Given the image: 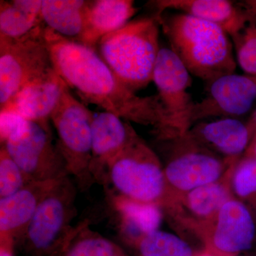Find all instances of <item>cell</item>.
I'll list each match as a JSON object with an SVG mask.
<instances>
[{"label": "cell", "mask_w": 256, "mask_h": 256, "mask_svg": "<svg viewBox=\"0 0 256 256\" xmlns=\"http://www.w3.org/2000/svg\"><path fill=\"white\" fill-rule=\"evenodd\" d=\"M234 198L245 204H256V160L244 158L239 160L232 176Z\"/></svg>", "instance_id": "d4e9b609"}, {"label": "cell", "mask_w": 256, "mask_h": 256, "mask_svg": "<svg viewBox=\"0 0 256 256\" xmlns=\"http://www.w3.org/2000/svg\"><path fill=\"white\" fill-rule=\"evenodd\" d=\"M138 136L129 122L116 114L107 111L94 114L90 170L95 183L108 186L111 163Z\"/></svg>", "instance_id": "5bb4252c"}, {"label": "cell", "mask_w": 256, "mask_h": 256, "mask_svg": "<svg viewBox=\"0 0 256 256\" xmlns=\"http://www.w3.org/2000/svg\"><path fill=\"white\" fill-rule=\"evenodd\" d=\"M238 162H234L218 181L173 198L164 212L176 225L197 236L215 218L222 207L234 197L230 182Z\"/></svg>", "instance_id": "8fae6325"}, {"label": "cell", "mask_w": 256, "mask_h": 256, "mask_svg": "<svg viewBox=\"0 0 256 256\" xmlns=\"http://www.w3.org/2000/svg\"><path fill=\"white\" fill-rule=\"evenodd\" d=\"M152 82L165 108L184 134L190 129V114L195 102L188 92L192 79L188 69L171 48H160Z\"/></svg>", "instance_id": "4fadbf2b"}, {"label": "cell", "mask_w": 256, "mask_h": 256, "mask_svg": "<svg viewBox=\"0 0 256 256\" xmlns=\"http://www.w3.org/2000/svg\"><path fill=\"white\" fill-rule=\"evenodd\" d=\"M237 3L245 13L248 24L256 25V0H246Z\"/></svg>", "instance_id": "83f0119b"}, {"label": "cell", "mask_w": 256, "mask_h": 256, "mask_svg": "<svg viewBox=\"0 0 256 256\" xmlns=\"http://www.w3.org/2000/svg\"><path fill=\"white\" fill-rule=\"evenodd\" d=\"M78 188L70 176L58 180L42 200L18 246L30 256H62L74 238L77 226Z\"/></svg>", "instance_id": "277c9868"}, {"label": "cell", "mask_w": 256, "mask_h": 256, "mask_svg": "<svg viewBox=\"0 0 256 256\" xmlns=\"http://www.w3.org/2000/svg\"><path fill=\"white\" fill-rule=\"evenodd\" d=\"M1 146L31 182H46L70 176L62 153L52 140L50 129L22 118Z\"/></svg>", "instance_id": "9c48e42d"}, {"label": "cell", "mask_w": 256, "mask_h": 256, "mask_svg": "<svg viewBox=\"0 0 256 256\" xmlns=\"http://www.w3.org/2000/svg\"><path fill=\"white\" fill-rule=\"evenodd\" d=\"M58 180L32 182L14 194L0 198V244L18 245L42 200Z\"/></svg>", "instance_id": "2e32d148"}, {"label": "cell", "mask_w": 256, "mask_h": 256, "mask_svg": "<svg viewBox=\"0 0 256 256\" xmlns=\"http://www.w3.org/2000/svg\"><path fill=\"white\" fill-rule=\"evenodd\" d=\"M14 244H0V256H14Z\"/></svg>", "instance_id": "f1b7e54d"}, {"label": "cell", "mask_w": 256, "mask_h": 256, "mask_svg": "<svg viewBox=\"0 0 256 256\" xmlns=\"http://www.w3.org/2000/svg\"><path fill=\"white\" fill-rule=\"evenodd\" d=\"M94 117L92 111L72 95L69 88L50 117L58 137L56 146L69 174L82 192L95 184L90 170Z\"/></svg>", "instance_id": "8992f818"}, {"label": "cell", "mask_w": 256, "mask_h": 256, "mask_svg": "<svg viewBox=\"0 0 256 256\" xmlns=\"http://www.w3.org/2000/svg\"><path fill=\"white\" fill-rule=\"evenodd\" d=\"M150 4L156 14L176 10L218 25L230 37L248 24L245 13L238 3L228 0H158Z\"/></svg>", "instance_id": "ac0fdd59"}, {"label": "cell", "mask_w": 256, "mask_h": 256, "mask_svg": "<svg viewBox=\"0 0 256 256\" xmlns=\"http://www.w3.org/2000/svg\"><path fill=\"white\" fill-rule=\"evenodd\" d=\"M244 158H252V159L256 160V134L254 136V140H252L250 146H248Z\"/></svg>", "instance_id": "f546056e"}, {"label": "cell", "mask_w": 256, "mask_h": 256, "mask_svg": "<svg viewBox=\"0 0 256 256\" xmlns=\"http://www.w3.org/2000/svg\"><path fill=\"white\" fill-rule=\"evenodd\" d=\"M68 88L53 68L25 86L0 110L18 114L23 118L38 122L50 129L48 122L52 114Z\"/></svg>", "instance_id": "9a60e30c"}, {"label": "cell", "mask_w": 256, "mask_h": 256, "mask_svg": "<svg viewBox=\"0 0 256 256\" xmlns=\"http://www.w3.org/2000/svg\"><path fill=\"white\" fill-rule=\"evenodd\" d=\"M195 256H213L210 255V254H208V252H203V254H200V255H197Z\"/></svg>", "instance_id": "1f68e13d"}, {"label": "cell", "mask_w": 256, "mask_h": 256, "mask_svg": "<svg viewBox=\"0 0 256 256\" xmlns=\"http://www.w3.org/2000/svg\"><path fill=\"white\" fill-rule=\"evenodd\" d=\"M160 26L154 14L137 18L102 37L96 46L114 75L133 92L152 80L160 50Z\"/></svg>", "instance_id": "3957f363"}, {"label": "cell", "mask_w": 256, "mask_h": 256, "mask_svg": "<svg viewBox=\"0 0 256 256\" xmlns=\"http://www.w3.org/2000/svg\"><path fill=\"white\" fill-rule=\"evenodd\" d=\"M208 84L206 96L192 108L190 128L208 118H237L247 114L256 100V76L228 74Z\"/></svg>", "instance_id": "7c38bea8"}, {"label": "cell", "mask_w": 256, "mask_h": 256, "mask_svg": "<svg viewBox=\"0 0 256 256\" xmlns=\"http://www.w3.org/2000/svg\"><path fill=\"white\" fill-rule=\"evenodd\" d=\"M138 10L132 0L88 1L85 30L78 42L96 48L102 37L124 26Z\"/></svg>", "instance_id": "d6986e66"}, {"label": "cell", "mask_w": 256, "mask_h": 256, "mask_svg": "<svg viewBox=\"0 0 256 256\" xmlns=\"http://www.w3.org/2000/svg\"><path fill=\"white\" fill-rule=\"evenodd\" d=\"M188 132L197 142L226 159H239L246 150L252 133L249 124L234 118L196 124Z\"/></svg>", "instance_id": "e0dca14e"}, {"label": "cell", "mask_w": 256, "mask_h": 256, "mask_svg": "<svg viewBox=\"0 0 256 256\" xmlns=\"http://www.w3.org/2000/svg\"><path fill=\"white\" fill-rule=\"evenodd\" d=\"M255 234V223L250 210L233 197L197 237L212 256H237L250 248Z\"/></svg>", "instance_id": "30bf717a"}, {"label": "cell", "mask_w": 256, "mask_h": 256, "mask_svg": "<svg viewBox=\"0 0 256 256\" xmlns=\"http://www.w3.org/2000/svg\"><path fill=\"white\" fill-rule=\"evenodd\" d=\"M44 23L20 38L0 35V110L25 86L53 68Z\"/></svg>", "instance_id": "ba28073f"}, {"label": "cell", "mask_w": 256, "mask_h": 256, "mask_svg": "<svg viewBox=\"0 0 256 256\" xmlns=\"http://www.w3.org/2000/svg\"><path fill=\"white\" fill-rule=\"evenodd\" d=\"M112 203L120 217V228L124 242L134 247L137 242L158 230L163 218V210L156 205L140 203L120 195Z\"/></svg>", "instance_id": "ffe728a7"}, {"label": "cell", "mask_w": 256, "mask_h": 256, "mask_svg": "<svg viewBox=\"0 0 256 256\" xmlns=\"http://www.w3.org/2000/svg\"><path fill=\"white\" fill-rule=\"evenodd\" d=\"M62 256H128L117 244L92 230L88 222L77 226V230Z\"/></svg>", "instance_id": "603a6c76"}, {"label": "cell", "mask_w": 256, "mask_h": 256, "mask_svg": "<svg viewBox=\"0 0 256 256\" xmlns=\"http://www.w3.org/2000/svg\"><path fill=\"white\" fill-rule=\"evenodd\" d=\"M41 0H13L0 3V35L10 38L26 36L43 24Z\"/></svg>", "instance_id": "7402d4cb"}, {"label": "cell", "mask_w": 256, "mask_h": 256, "mask_svg": "<svg viewBox=\"0 0 256 256\" xmlns=\"http://www.w3.org/2000/svg\"><path fill=\"white\" fill-rule=\"evenodd\" d=\"M87 5L84 0H43L42 21L60 36L78 42L85 30Z\"/></svg>", "instance_id": "44dd1931"}, {"label": "cell", "mask_w": 256, "mask_h": 256, "mask_svg": "<svg viewBox=\"0 0 256 256\" xmlns=\"http://www.w3.org/2000/svg\"><path fill=\"white\" fill-rule=\"evenodd\" d=\"M166 142L170 146L164 166L170 194L168 206L173 198L218 181L234 162L240 160L222 158L197 142L188 132Z\"/></svg>", "instance_id": "52a82bcc"}, {"label": "cell", "mask_w": 256, "mask_h": 256, "mask_svg": "<svg viewBox=\"0 0 256 256\" xmlns=\"http://www.w3.org/2000/svg\"><path fill=\"white\" fill-rule=\"evenodd\" d=\"M118 195L164 210L170 202L164 168L156 152L138 136L111 163L108 185Z\"/></svg>", "instance_id": "5b68a950"}, {"label": "cell", "mask_w": 256, "mask_h": 256, "mask_svg": "<svg viewBox=\"0 0 256 256\" xmlns=\"http://www.w3.org/2000/svg\"><path fill=\"white\" fill-rule=\"evenodd\" d=\"M250 129H252V132H255V134H256V111L255 114H254V117H252V122H250Z\"/></svg>", "instance_id": "4dcf8cb0"}, {"label": "cell", "mask_w": 256, "mask_h": 256, "mask_svg": "<svg viewBox=\"0 0 256 256\" xmlns=\"http://www.w3.org/2000/svg\"><path fill=\"white\" fill-rule=\"evenodd\" d=\"M32 182L22 170L1 146L0 149V198L14 194Z\"/></svg>", "instance_id": "484cf974"}, {"label": "cell", "mask_w": 256, "mask_h": 256, "mask_svg": "<svg viewBox=\"0 0 256 256\" xmlns=\"http://www.w3.org/2000/svg\"><path fill=\"white\" fill-rule=\"evenodd\" d=\"M154 14L170 48L190 74L210 82L234 74L237 64L233 44L223 28L184 13Z\"/></svg>", "instance_id": "7a4b0ae2"}, {"label": "cell", "mask_w": 256, "mask_h": 256, "mask_svg": "<svg viewBox=\"0 0 256 256\" xmlns=\"http://www.w3.org/2000/svg\"><path fill=\"white\" fill-rule=\"evenodd\" d=\"M134 248L139 256H195L188 242L159 230L144 236Z\"/></svg>", "instance_id": "cb8c5ba5"}, {"label": "cell", "mask_w": 256, "mask_h": 256, "mask_svg": "<svg viewBox=\"0 0 256 256\" xmlns=\"http://www.w3.org/2000/svg\"><path fill=\"white\" fill-rule=\"evenodd\" d=\"M44 38L53 68L86 102L128 122L152 126L163 142L182 134L158 94L136 95L118 78L96 48L62 36L47 26Z\"/></svg>", "instance_id": "6da1fadb"}, {"label": "cell", "mask_w": 256, "mask_h": 256, "mask_svg": "<svg viewBox=\"0 0 256 256\" xmlns=\"http://www.w3.org/2000/svg\"><path fill=\"white\" fill-rule=\"evenodd\" d=\"M240 68L250 76H256V25L248 24L232 36Z\"/></svg>", "instance_id": "4316f807"}]
</instances>
